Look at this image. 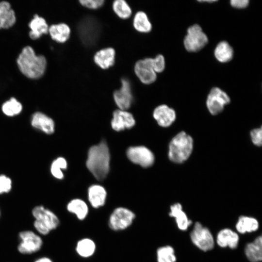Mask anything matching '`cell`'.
Wrapping results in <instances>:
<instances>
[{
    "label": "cell",
    "instance_id": "6da1fadb",
    "mask_svg": "<svg viewBox=\"0 0 262 262\" xmlns=\"http://www.w3.org/2000/svg\"><path fill=\"white\" fill-rule=\"evenodd\" d=\"M110 154L104 141L91 147L88 152L86 164L93 176L99 180H103L110 169Z\"/></svg>",
    "mask_w": 262,
    "mask_h": 262
},
{
    "label": "cell",
    "instance_id": "7a4b0ae2",
    "mask_svg": "<svg viewBox=\"0 0 262 262\" xmlns=\"http://www.w3.org/2000/svg\"><path fill=\"white\" fill-rule=\"evenodd\" d=\"M17 64L21 72L27 77L38 79L45 71L47 61L43 55H36L31 47L26 46L19 55Z\"/></svg>",
    "mask_w": 262,
    "mask_h": 262
},
{
    "label": "cell",
    "instance_id": "3957f363",
    "mask_svg": "<svg viewBox=\"0 0 262 262\" xmlns=\"http://www.w3.org/2000/svg\"><path fill=\"white\" fill-rule=\"evenodd\" d=\"M193 148L192 138L184 131L175 136L169 145L168 157L175 163H182L191 155Z\"/></svg>",
    "mask_w": 262,
    "mask_h": 262
},
{
    "label": "cell",
    "instance_id": "277c9868",
    "mask_svg": "<svg viewBox=\"0 0 262 262\" xmlns=\"http://www.w3.org/2000/svg\"><path fill=\"white\" fill-rule=\"evenodd\" d=\"M35 218L33 226L41 234L47 235L57 228L60 221L57 216L50 210L43 206H37L32 210Z\"/></svg>",
    "mask_w": 262,
    "mask_h": 262
},
{
    "label": "cell",
    "instance_id": "5b68a950",
    "mask_svg": "<svg viewBox=\"0 0 262 262\" xmlns=\"http://www.w3.org/2000/svg\"><path fill=\"white\" fill-rule=\"evenodd\" d=\"M208 38L198 24L189 27L187 31L183 44L189 52H196L202 49L208 43Z\"/></svg>",
    "mask_w": 262,
    "mask_h": 262
},
{
    "label": "cell",
    "instance_id": "8992f818",
    "mask_svg": "<svg viewBox=\"0 0 262 262\" xmlns=\"http://www.w3.org/2000/svg\"><path fill=\"white\" fill-rule=\"evenodd\" d=\"M135 217V214L131 210L123 207H117L111 213L108 225L114 231L123 230L131 225Z\"/></svg>",
    "mask_w": 262,
    "mask_h": 262
},
{
    "label": "cell",
    "instance_id": "52a82bcc",
    "mask_svg": "<svg viewBox=\"0 0 262 262\" xmlns=\"http://www.w3.org/2000/svg\"><path fill=\"white\" fill-rule=\"evenodd\" d=\"M192 242L203 251L212 250L214 246V239L210 229L199 222H196L190 233Z\"/></svg>",
    "mask_w": 262,
    "mask_h": 262
},
{
    "label": "cell",
    "instance_id": "ba28073f",
    "mask_svg": "<svg viewBox=\"0 0 262 262\" xmlns=\"http://www.w3.org/2000/svg\"><path fill=\"white\" fill-rule=\"evenodd\" d=\"M230 102L228 94L218 87H213L210 90L206 100V106L213 115L221 113L225 105Z\"/></svg>",
    "mask_w": 262,
    "mask_h": 262
},
{
    "label": "cell",
    "instance_id": "9c48e42d",
    "mask_svg": "<svg viewBox=\"0 0 262 262\" xmlns=\"http://www.w3.org/2000/svg\"><path fill=\"white\" fill-rule=\"evenodd\" d=\"M20 242L17 249L21 254H30L38 251L43 244L41 238L31 230L21 231L19 234Z\"/></svg>",
    "mask_w": 262,
    "mask_h": 262
},
{
    "label": "cell",
    "instance_id": "30bf717a",
    "mask_svg": "<svg viewBox=\"0 0 262 262\" xmlns=\"http://www.w3.org/2000/svg\"><path fill=\"white\" fill-rule=\"evenodd\" d=\"M127 156L131 162L143 167L151 166L155 159L152 151L142 146L130 147L127 150Z\"/></svg>",
    "mask_w": 262,
    "mask_h": 262
},
{
    "label": "cell",
    "instance_id": "8fae6325",
    "mask_svg": "<svg viewBox=\"0 0 262 262\" xmlns=\"http://www.w3.org/2000/svg\"><path fill=\"white\" fill-rule=\"evenodd\" d=\"M134 72L141 82L145 84L153 83L157 79V73L152 66V58H146L137 61Z\"/></svg>",
    "mask_w": 262,
    "mask_h": 262
},
{
    "label": "cell",
    "instance_id": "7c38bea8",
    "mask_svg": "<svg viewBox=\"0 0 262 262\" xmlns=\"http://www.w3.org/2000/svg\"><path fill=\"white\" fill-rule=\"evenodd\" d=\"M121 82V87L115 91L113 97L119 109L126 110L131 107L132 101L131 85L129 81L126 78H123Z\"/></svg>",
    "mask_w": 262,
    "mask_h": 262
},
{
    "label": "cell",
    "instance_id": "4fadbf2b",
    "mask_svg": "<svg viewBox=\"0 0 262 262\" xmlns=\"http://www.w3.org/2000/svg\"><path fill=\"white\" fill-rule=\"evenodd\" d=\"M135 119L132 114L126 110L118 109L113 113L111 126L116 131L130 129L135 125Z\"/></svg>",
    "mask_w": 262,
    "mask_h": 262
},
{
    "label": "cell",
    "instance_id": "5bb4252c",
    "mask_svg": "<svg viewBox=\"0 0 262 262\" xmlns=\"http://www.w3.org/2000/svg\"><path fill=\"white\" fill-rule=\"evenodd\" d=\"M31 124L34 129L47 134H51L55 131L54 120L40 112H36L33 114L31 118Z\"/></svg>",
    "mask_w": 262,
    "mask_h": 262
},
{
    "label": "cell",
    "instance_id": "9a60e30c",
    "mask_svg": "<svg viewBox=\"0 0 262 262\" xmlns=\"http://www.w3.org/2000/svg\"><path fill=\"white\" fill-rule=\"evenodd\" d=\"M153 117L158 124L163 127L170 126L175 120V111L165 104L157 106L154 110Z\"/></svg>",
    "mask_w": 262,
    "mask_h": 262
},
{
    "label": "cell",
    "instance_id": "2e32d148",
    "mask_svg": "<svg viewBox=\"0 0 262 262\" xmlns=\"http://www.w3.org/2000/svg\"><path fill=\"white\" fill-rule=\"evenodd\" d=\"M216 242L221 247H228L230 249H235L239 242V237L235 231L230 229L225 228L218 232Z\"/></svg>",
    "mask_w": 262,
    "mask_h": 262
},
{
    "label": "cell",
    "instance_id": "e0dca14e",
    "mask_svg": "<svg viewBox=\"0 0 262 262\" xmlns=\"http://www.w3.org/2000/svg\"><path fill=\"white\" fill-rule=\"evenodd\" d=\"M97 23L92 19H86L80 24V34L84 43L91 44L96 39L99 32Z\"/></svg>",
    "mask_w": 262,
    "mask_h": 262
},
{
    "label": "cell",
    "instance_id": "ac0fdd59",
    "mask_svg": "<svg viewBox=\"0 0 262 262\" xmlns=\"http://www.w3.org/2000/svg\"><path fill=\"white\" fill-rule=\"evenodd\" d=\"M115 51L111 47L102 49L98 51L94 56L95 64L103 69L113 66L115 62Z\"/></svg>",
    "mask_w": 262,
    "mask_h": 262
},
{
    "label": "cell",
    "instance_id": "d6986e66",
    "mask_svg": "<svg viewBox=\"0 0 262 262\" xmlns=\"http://www.w3.org/2000/svg\"><path fill=\"white\" fill-rule=\"evenodd\" d=\"M106 197V190L100 185H92L88 188V200L91 205L95 209H98L104 206Z\"/></svg>",
    "mask_w": 262,
    "mask_h": 262
},
{
    "label": "cell",
    "instance_id": "ffe728a7",
    "mask_svg": "<svg viewBox=\"0 0 262 262\" xmlns=\"http://www.w3.org/2000/svg\"><path fill=\"white\" fill-rule=\"evenodd\" d=\"M169 215L175 218L178 228L181 230H187L192 224L191 220L189 219L183 211L181 205L179 203H175L170 206Z\"/></svg>",
    "mask_w": 262,
    "mask_h": 262
},
{
    "label": "cell",
    "instance_id": "44dd1931",
    "mask_svg": "<svg viewBox=\"0 0 262 262\" xmlns=\"http://www.w3.org/2000/svg\"><path fill=\"white\" fill-rule=\"evenodd\" d=\"M245 253L250 262H260L262 260V237L259 236L252 242L247 243Z\"/></svg>",
    "mask_w": 262,
    "mask_h": 262
},
{
    "label": "cell",
    "instance_id": "7402d4cb",
    "mask_svg": "<svg viewBox=\"0 0 262 262\" xmlns=\"http://www.w3.org/2000/svg\"><path fill=\"white\" fill-rule=\"evenodd\" d=\"M16 18L10 4L6 1L0 2V29H7L15 23Z\"/></svg>",
    "mask_w": 262,
    "mask_h": 262
},
{
    "label": "cell",
    "instance_id": "603a6c76",
    "mask_svg": "<svg viewBox=\"0 0 262 262\" xmlns=\"http://www.w3.org/2000/svg\"><path fill=\"white\" fill-rule=\"evenodd\" d=\"M29 26L31 29L29 35L32 39L39 38L42 34L47 33L49 32V27L45 19L38 15L34 16Z\"/></svg>",
    "mask_w": 262,
    "mask_h": 262
},
{
    "label": "cell",
    "instance_id": "cb8c5ba5",
    "mask_svg": "<svg viewBox=\"0 0 262 262\" xmlns=\"http://www.w3.org/2000/svg\"><path fill=\"white\" fill-rule=\"evenodd\" d=\"M259 227V221L255 218L241 215L238 218L235 228L237 232L241 234L250 233L258 230Z\"/></svg>",
    "mask_w": 262,
    "mask_h": 262
},
{
    "label": "cell",
    "instance_id": "d4e9b609",
    "mask_svg": "<svg viewBox=\"0 0 262 262\" xmlns=\"http://www.w3.org/2000/svg\"><path fill=\"white\" fill-rule=\"evenodd\" d=\"M70 29L66 23L53 24L49 28V32L52 39L59 43H64L69 38Z\"/></svg>",
    "mask_w": 262,
    "mask_h": 262
},
{
    "label": "cell",
    "instance_id": "484cf974",
    "mask_svg": "<svg viewBox=\"0 0 262 262\" xmlns=\"http://www.w3.org/2000/svg\"><path fill=\"white\" fill-rule=\"evenodd\" d=\"M66 208L69 213L75 214L79 220H84L89 212L86 203L80 198L72 199L68 203Z\"/></svg>",
    "mask_w": 262,
    "mask_h": 262
},
{
    "label": "cell",
    "instance_id": "4316f807",
    "mask_svg": "<svg viewBox=\"0 0 262 262\" xmlns=\"http://www.w3.org/2000/svg\"><path fill=\"white\" fill-rule=\"evenodd\" d=\"M216 60L221 63L229 62L233 58V50L231 46L226 41L218 43L214 51Z\"/></svg>",
    "mask_w": 262,
    "mask_h": 262
},
{
    "label": "cell",
    "instance_id": "83f0119b",
    "mask_svg": "<svg viewBox=\"0 0 262 262\" xmlns=\"http://www.w3.org/2000/svg\"><path fill=\"white\" fill-rule=\"evenodd\" d=\"M96 249L95 242L90 238H84L78 241L76 246L77 253L81 257L87 258L94 255Z\"/></svg>",
    "mask_w": 262,
    "mask_h": 262
},
{
    "label": "cell",
    "instance_id": "f1b7e54d",
    "mask_svg": "<svg viewBox=\"0 0 262 262\" xmlns=\"http://www.w3.org/2000/svg\"><path fill=\"white\" fill-rule=\"evenodd\" d=\"M134 28L138 32L147 33L151 31L152 25L147 15L143 11H138L133 19Z\"/></svg>",
    "mask_w": 262,
    "mask_h": 262
},
{
    "label": "cell",
    "instance_id": "f546056e",
    "mask_svg": "<svg viewBox=\"0 0 262 262\" xmlns=\"http://www.w3.org/2000/svg\"><path fill=\"white\" fill-rule=\"evenodd\" d=\"M3 113L7 116H14L19 115L22 110L21 103L15 98H11L9 100L3 103L1 107Z\"/></svg>",
    "mask_w": 262,
    "mask_h": 262
},
{
    "label": "cell",
    "instance_id": "4dcf8cb0",
    "mask_svg": "<svg viewBox=\"0 0 262 262\" xmlns=\"http://www.w3.org/2000/svg\"><path fill=\"white\" fill-rule=\"evenodd\" d=\"M112 7L115 13L121 19H128L131 15V8L124 0H115L113 3Z\"/></svg>",
    "mask_w": 262,
    "mask_h": 262
},
{
    "label": "cell",
    "instance_id": "1f68e13d",
    "mask_svg": "<svg viewBox=\"0 0 262 262\" xmlns=\"http://www.w3.org/2000/svg\"><path fill=\"white\" fill-rule=\"evenodd\" d=\"M157 262H176L177 258L173 247L164 246L159 247L156 252Z\"/></svg>",
    "mask_w": 262,
    "mask_h": 262
},
{
    "label": "cell",
    "instance_id": "d6a6232c",
    "mask_svg": "<svg viewBox=\"0 0 262 262\" xmlns=\"http://www.w3.org/2000/svg\"><path fill=\"white\" fill-rule=\"evenodd\" d=\"M67 164L66 160L62 157L55 159L52 162L50 171L55 178L59 180L63 179L64 176L62 170L67 168Z\"/></svg>",
    "mask_w": 262,
    "mask_h": 262
},
{
    "label": "cell",
    "instance_id": "836d02e7",
    "mask_svg": "<svg viewBox=\"0 0 262 262\" xmlns=\"http://www.w3.org/2000/svg\"><path fill=\"white\" fill-rule=\"evenodd\" d=\"M12 188L11 179L5 175H0V194L9 193Z\"/></svg>",
    "mask_w": 262,
    "mask_h": 262
},
{
    "label": "cell",
    "instance_id": "e575fe53",
    "mask_svg": "<svg viewBox=\"0 0 262 262\" xmlns=\"http://www.w3.org/2000/svg\"><path fill=\"white\" fill-rule=\"evenodd\" d=\"M152 66L156 73H161L164 70L165 62L163 55L158 54L154 58H152Z\"/></svg>",
    "mask_w": 262,
    "mask_h": 262
},
{
    "label": "cell",
    "instance_id": "d590c367",
    "mask_svg": "<svg viewBox=\"0 0 262 262\" xmlns=\"http://www.w3.org/2000/svg\"><path fill=\"white\" fill-rule=\"evenodd\" d=\"M79 2L82 5L86 8L97 9L103 5L104 1L103 0H81Z\"/></svg>",
    "mask_w": 262,
    "mask_h": 262
},
{
    "label": "cell",
    "instance_id": "8d00e7d4",
    "mask_svg": "<svg viewBox=\"0 0 262 262\" xmlns=\"http://www.w3.org/2000/svg\"><path fill=\"white\" fill-rule=\"evenodd\" d=\"M250 135L253 143L257 146H261L262 144V128L253 129L250 132Z\"/></svg>",
    "mask_w": 262,
    "mask_h": 262
},
{
    "label": "cell",
    "instance_id": "74e56055",
    "mask_svg": "<svg viewBox=\"0 0 262 262\" xmlns=\"http://www.w3.org/2000/svg\"><path fill=\"white\" fill-rule=\"evenodd\" d=\"M249 2L248 0H232L230 1L231 6L237 9H243L247 7Z\"/></svg>",
    "mask_w": 262,
    "mask_h": 262
},
{
    "label": "cell",
    "instance_id": "f35d334b",
    "mask_svg": "<svg viewBox=\"0 0 262 262\" xmlns=\"http://www.w3.org/2000/svg\"><path fill=\"white\" fill-rule=\"evenodd\" d=\"M34 262H53L49 258L43 257L40 258L35 261Z\"/></svg>",
    "mask_w": 262,
    "mask_h": 262
},
{
    "label": "cell",
    "instance_id": "ab89813d",
    "mask_svg": "<svg viewBox=\"0 0 262 262\" xmlns=\"http://www.w3.org/2000/svg\"></svg>",
    "mask_w": 262,
    "mask_h": 262
}]
</instances>
